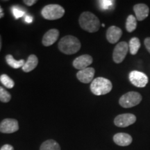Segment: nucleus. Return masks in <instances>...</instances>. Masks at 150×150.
<instances>
[{"instance_id":"obj_19","label":"nucleus","mask_w":150,"mask_h":150,"mask_svg":"<svg viewBox=\"0 0 150 150\" xmlns=\"http://www.w3.org/2000/svg\"><path fill=\"white\" fill-rule=\"evenodd\" d=\"M140 47V40L138 38L134 37L132 38L129 41V49L130 51L131 54L132 55H135L138 52L139 49Z\"/></svg>"},{"instance_id":"obj_22","label":"nucleus","mask_w":150,"mask_h":150,"mask_svg":"<svg viewBox=\"0 0 150 150\" xmlns=\"http://www.w3.org/2000/svg\"><path fill=\"white\" fill-rule=\"evenodd\" d=\"M11 99V95L2 86H0V102L3 103H8Z\"/></svg>"},{"instance_id":"obj_28","label":"nucleus","mask_w":150,"mask_h":150,"mask_svg":"<svg viewBox=\"0 0 150 150\" xmlns=\"http://www.w3.org/2000/svg\"><path fill=\"white\" fill-rule=\"evenodd\" d=\"M24 20H25L26 22H27V23L29 24V23H31V22H32L33 18L30 16H26L25 19H24Z\"/></svg>"},{"instance_id":"obj_4","label":"nucleus","mask_w":150,"mask_h":150,"mask_svg":"<svg viewBox=\"0 0 150 150\" xmlns=\"http://www.w3.org/2000/svg\"><path fill=\"white\" fill-rule=\"evenodd\" d=\"M65 9L59 4H48L41 11V14L45 20H56L61 18L65 14Z\"/></svg>"},{"instance_id":"obj_31","label":"nucleus","mask_w":150,"mask_h":150,"mask_svg":"<svg viewBox=\"0 0 150 150\" xmlns=\"http://www.w3.org/2000/svg\"><path fill=\"white\" fill-rule=\"evenodd\" d=\"M102 27H105V24H102Z\"/></svg>"},{"instance_id":"obj_25","label":"nucleus","mask_w":150,"mask_h":150,"mask_svg":"<svg viewBox=\"0 0 150 150\" xmlns=\"http://www.w3.org/2000/svg\"><path fill=\"white\" fill-rule=\"evenodd\" d=\"M23 2L28 6H31L37 2L36 0H24Z\"/></svg>"},{"instance_id":"obj_29","label":"nucleus","mask_w":150,"mask_h":150,"mask_svg":"<svg viewBox=\"0 0 150 150\" xmlns=\"http://www.w3.org/2000/svg\"><path fill=\"white\" fill-rule=\"evenodd\" d=\"M4 16V13L2 9H1V6H0V18H1Z\"/></svg>"},{"instance_id":"obj_26","label":"nucleus","mask_w":150,"mask_h":150,"mask_svg":"<svg viewBox=\"0 0 150 150\" xmlns=\"http://www.w3.org/2000/svg\"><path fill=\"white\" fill-rule=\"evenodd\" d=\"M0 150H14V148L12 145H8V144H6L1 147Z\"/></svg>"},{"instance_id":"obj_10","label":"nucleus","mask_w":150,"mask_h":150,"mask_svg":"<svg viewBox=\"0 0 150 150\" xmlns=\"http://www.w3.org/2000/svg\"><path fill=\"white\" fill-rule=\"evenodd\" d=\"M93 62V57L88 54H83L79 57L76 58L73 61L72 65L74 68L77 70H84V69L88 68L90 65H91Z\"/></svg>"},{"instance_id":"obj_20","label":"nucleus","mask_w":150,"mask_h":150,"mask_svg":"<svg viewBox=\"0 0 150 150\" xmlns=\"http://www.w3.org/2000/svg\"><path fill=\"white\" fill-rule=\"evenodd\" d=\"M137 27V20L136 17L133 16V15H130L128 16L126 22V29L127 31L129 33L133 32L135 29H136Z\"/></svg>"},{"instance_id":"obj_30","label":"nucleus","mask_w":150,"mask_h":150,"mask_svg":"<svg viewBox=\"0 0 150 150\" xmlns=\"http://www.w3.org/2000/svg\"><path fill=\"white\" fill-rule=\"evenodd\" d=\"M1 47H2V40H1V36L0 35V51L1 50Z\"/></svg>"},{"instance_id":"obj_17","label":"nucleus","mask_w":150,"mask_h":150,"mask_svg":"<svg viewBox=\"0 0 150 150\" xmlns=\"http://www.w3.org/2000/svg\"><path fill=\"white\" fill-rule=\"evenodd\" d=\"M6 61L7 64L10 65L11 67L14 69H18L20 68V67H22L24 66V63H25V61L24 59L19 60V61H17L13 58L11 54H7L5 57Z\"/></svg>"},{"instance_id":"obj_14","label":"nucleus","mask_w":150,"mask_h":150,"mask_svg":"<svg viewBox=\"0 0 150 150\" xmlns=\"http://www.w3.org/2000/svg\"><path fill=\"white\" fill-rule=\"evenodd\" d=\"M134 11L136 14V18L138 21H142L149 16V9L145 4H138L134 6Z\"/></svg>"},{"instance_id":"obj_6","label":"nucleus","mask_w":150,"mask_h":150,"mask_svg":"<svg viewBox=\"0 0 150 150\" xmlns=\"http://www.w3.org/2000/svg\"><path fill=\"white\" fill-rule=\"evenodd\" d=\"M129 50V45L127 42L122 41L115 46L112 53V59L115 63H120L126 57Z\"/></svg>"},{"instance_id":"obj_9","label":"nucleus","mask_w":150,"mask_h":150,"mask_svg":"<svg viewBox=\"0 0 150 150\" xmlns=\"http://www.w3.org/2000/svg\"><path fill=\"white\" fill-rule=\"evenodd\" d=\"M136 117L134 114L124 113L117 115L114 120V124L118 127H127L136 122Z\"/></svg>"},{"instance_id":"obj_8","label":"nucleus","mask_w":150,"mask_h":150,"mask_svg":"<svg viewBox=\"0 0 150 150\" xmlns=\"http://www.w3.org/2000/svg\"><path fill=\"white\" fill-rule=\"evenodd\" d=\"M19 129V123L17 120L6 118L0 122V132L3 134H13Z\"/></svg>"},{"instance_id":"obj_12","label":"nucleus","mask_w":150,"mask_h":150,"mask_svg":"<svg viewBox=\"0 0 150 150\" xmlns=\"http://www.w3.org/2000/svg\"><path fill=\"white\" fill-rule=\"evenodd\" d=\"M59 37V31L56 29L49 30L43 35L42 43L44 46H51L57 41Z\"/></svg>"},{"instance_id":"obj_16","label":"nucleus","mask_w":150,"mask_h":150,"mask_svg":"<svg viewBox=\"0 0 150 150\" xmlns=\"http://www.w3.org/2000/svg\"><path fill=\"white\" fill-rule=\"evenodd\" d=\"M38 64V59L35 54H31L28 57L27 61L25 62L24 66L22 67L24 72H29L34 70Z\"/></svg>"},{"instance_id":"obj_27","label":"nucleus","mask_w":150,"mask_h":150,"mask_svg":"<svg viewBox=\"0 0 150 150\" xmlns=\"http://www.w3.org/2000/svg\"><path fill=\"white\" fill-rule=\"evenodd\" d=\"M145 45L147 51L150 53V38H147L145 40Z\"/></svg>"},{"instance_id":"obj_15","label":"nucleus","mask_w":150,"mask_h":150,"mask_svg":"<svg viewBox=\"0 0 150 150\" xmlns=\"http://www.w3.org/2000/svg\"><path fill=\"white\" fill-rule=\"evenodd\" d=\"M132 137L125 133H118L113 136V141L116 145L125 147L128 146L132 142Z\"/></svg>"},{"instance_id":"obj_13","label":"nucleus","mask_w":150,"mask_h":150,"mask_svg":"<svg viewBox=\"0 0 150 150\" xmlns=\"http://www.w3.org/2000/svg\"><path fill=\"white\" fill-rule=\"evenodd\" d=\"M122 35V31L119 27L116 26H111L106 31V38L111 44H115L119 41Z\"/></svg>"},{"instance_id":"obj_24","label":"nucleus","mask_w":150,"mask_h":150,"mask_svg":"<svg viewBox=\"0 0 150 150\" xmlns=\"http://www.w3.org/2000/svg\"><path fill=\"white\" fill-rule=\"evenodd\" d=\"M12 12L14 17L16 19L21 18V17H22L24 15V11H22L20 8H18V7H13Z\"/></svg>"},{"instance_id":"obj_7","label":"nucleus","mask_w":150,"mask_h":150,"mask_svg":"<svg viewBox=\"0 0 150 150\" xmlns=\"http://www.w3.org/2000/svg\"><path fill=\"white\" fill-rule=\"evenodd\" d=\"M129 80L133 85L138 88L145 87L148 83V77L143 72L139 71H132L129 73Z\"/></svg>"},{"instance_id":"obj_23","label":"nucleus","mask_w":150,"mask_h":150,"mask_svg":"<svg viewBox=\"0 0 150 150\" xmlns=\"http://www.w3.org/2000/svg\"><path fill=\"white\" fill-rule=\"evenodd\" d=\"M99 5L101 9L102 10H108L110 9L113 6L115 1L112 0H101L99 1Z\"/></svg>"},{"instance_id":"obj_1","label":"nucleus","mask_w":150,"mask_h":150,"mask_svg":"<svg viewBox=\"0 0 150 150\" xmlns=\"http://www.w3.org/2000/svg\"><path fill=\"white\" fill-rule=\"evenodd\" d=\"M58 46L62 53L71 55L79 51L81 44L77 38L74 35H68L62 38Z\"/></svg>"},{"instance_id":"obj_3","label":"nucleus","mask_w":150,"mask_h":150,"mask_svg":"<svg viewBox=\"0 0 150 150\" xmlns=\"http://www.w3.org/2000/svg\"><path fill=\"white\" fill-rule=\"evenodd\" d=\"M112 88V83L110 80L104 77L95 79L91 84V91L94 95H104L111 91Z\"/></svg>"},{"instance_id":"obj_2","label":"nucleus","mask_w":150,"mask_h":150,"mask_svg":"<svg viewBox=\"0 0 150 150\" xmlns=\"http://www.w3.org/2000/svg\"><path fill=\"white\" fill-rule=\"evenodd\" d=\"M80 27L89 33L97 32L100 27V22L95 14L91 12H83L79 19Z\"/></svg>"},{"instance_id":"obj_11","label":"nucleus","mask_w":150,"mask_h":150,"mask_svg":"<svg viewBox=\"0 0 150 150\" xmlns=\"http://www.w3.org/2000/svg\"><path fill=\"white\" fill-rule=\"evenodd\" d=\"M95 73V69L93 67H88L84 70L79 71L76 73V77L81 83H88L93 81Z\"/></svg>"},{"instance_id":"obj_18","label":"nucleus","mask_w":150,"mask_h":150,"mask_svg":"<svg viewBox=\"0 0 150 150\" xmlns=\"http://www.w3.org/2000/svg\"><path fill=\"white\" fill-rule=\"evenodd\" d=\"M40 150H61V147L55 140H47L42 142Z\"/></svg>"},{"instance_id":"obj_5","label":"nucleus","mask_w":150,"mask_h":150,"mask_svg":"<svg viewBox=\"0 0 150 150\" xmlns=\"http://www.w3.org/2000/svg\"><path fill=\"white\" fill-rule=\"evenodd\" d=\"M142 101V96L137 92H129L120 97L119 104L123 108H131L139 104Z\"/></svg>"},{"instance_id":"obj_21","label":"nucleus","mask_w":150,"mask_h":150,"mask_svg":"<svg viewBox=\"0 0 150 150\" xmlns=\"http://www.w3.org/2000/svg\"><path fill=\"white\" fill-rule=\"evenodd\" d=\"M0 82L7 88H13L15 86L14 81L11 79L8 75L3 74L0 76Z\"/></svg>"}]
</instances>
